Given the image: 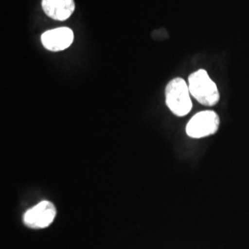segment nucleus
Segmentation results:
<instances>
[{
  "label": "nucleus",
  "instance_id": "nucleus-1",
  "mask_svg": "<svg viewBox=\"0 0 249 249\" xmlns=\"http://www.w3.org/2000/svg\"><path fill=\"white\" fill-rule=\"evenodd\" d=\"M188 88L192 97L205 107H214L220 101V92L216 83L205 70H198L188 77Z\"/></svg>",
  "mask_w": 249,
  "mask_h": 249
},
{
  "label": "nucleus",
  "instance_id": "nucleus-2",
  "mask_svg": "<svg viewBox=\"0 0 249 249\" xmlns=\"http://www.w3.org/2000/svg\"><path fill=\"white\" fill-rule=\"evenodd\" d=\"M188 84L182 78L170 80L165 88V103L170 111L177 116H185L192 109Z\"/></svg>",
  "mask_w": 249,
  "mask_h": 249
},
{
  "label": "nucleus",
  "instance_id": "nucleus-3",
  "mask_svg": "<svg viewBox=\"0 0 249 249\" xmlns=\"http://www.w3.org/2000/svg\"><path fill=\"white\" fill-rule=\"evenodd\" d=\"M220 123V116L216 112L212 110L201 111L188 121L186 132L192 139H202L216 133L219 130Z\"/></svg>",
  "mask_w": 249,
  "mask_h": 249
},
{
  "label": "nucleus",
  "instance_id": "nucleus-4",
  "mask_svg": "<svg viewBox=\"0 0 249 249\" xmlns=\"http://www.w3.org/2000/svg\"><path fill=\"white\" fill-rule=\"evenodd\" d=\"M56 217V208L53 202L43 200L26 211L22 216L23 224L34 230L49 227Z\"/></svg>",
  "mask_w": 249,
  "mask_h": 249
},
{
  "label": "nucleus",
  "instance_id": "nucleus-5",
  "mask_svg": "<svg viewBox=\"0 0 249 249\" xmlns=\"http://www.w3.org/2000/svg\"><path fill=\"white\" fill-rule=\"evenodd\" d=\"M74 41V33L69 27L48 30L41 36V42L46 50L59 52L68 49Z\"/></svg>",
  "mask_w": 249,
  "mask_h": 249
},
{
  "label": "nucleus",
  "instance_id": "nucleus-6",
  "mask_svg": "<svg viewBox=\"0 0 249 249\" xmlns=\"http://www.w3.org/2000/svg\"><path fill=\"white\" fill-rule=\"evenodd\" d=\"M42 9L49 18L64 21L71 17L76 4L74 0H42Z\"/></svg>",
  "mask_w": 249,
  "mask_h": 249
}]
</instances>
